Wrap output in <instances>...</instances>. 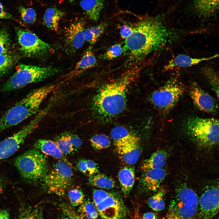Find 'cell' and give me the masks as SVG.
<instances>
[{
  "mask_svg": "<svg viewBox=\"0 0 219 219\" xmlns=\"http://www.w3.org/2000/svg\"><path fill=\"white\" fill-rule=\"evenodd\" d=\"M133 32L125 40L123 52L130 62H137L163 49L171 41L173 32L157 18L143 19L132 26Z\"/></svg>",
  "mask_w": 219,
  "mask_h": 219,
  "instance_id": "1",
  "label": "cell"
},
{
  "mask_svg": "<svg viewBox=\"0 0 219 219\" xmlns=\"http://www.w3.org/2000/svg\"><path fill=\"white\" fill-rule=\"evenodd\" d=\"M136 70H129L116 80L102 86L94 97L92 109L99 118L109 120L124 110L128 87L136 78Z\"/></svg>",
  "mask_w": 219,
  "mask_h": 219,
  "instance_id": "2",
  "label": "cell"
},
{
  "mask_svg": "<svg viewBox=\"0 0 219 219\" xmlns=\"http://www.w3.org/2000/svg\"><path fill=\"white\" fill-rule=\"evenodd\" d=\"M55 86L46 85L31 91L6 112L0 118V133L37 113L43 101Z\"/></svg>",
  "mask_w": 219,
  "mask_h": 219,
  "instance_id": "3",
  "label": "cell"
},
{
  "mask_svg": "<svg viewBox=\"0 0 219 219\" xmlns=\"http://www.w3.org/2000/svg\"><path fill=\"white\" fill-rule=\"evenodd\" d=\"M183 130L197 145L211 147L219 141V120L214 118L189 117L184 121Z\"/></svg>",
  "mask_w": 219,
  "mask_h": 219,
  "instance_id": "4",
  "label": "cell"
},
{
  "mask_svg": "<svg viewBox=\"0 0 219 219\" xmlns=\"http://www.w3.org/2000/svg\"><path fill=\"white\" fill-rule=\"evenodd\" d=\"M58 70L51 66L40 67L19 64L14 74L2 85L1 90L7 92L20 89L32 83L39 82L56 75Z\"/></svg>",
  "mask_w": 219,
  "mask_h": 219,
  "instance_id": "5",
  "label": "cell"
},
{
  "mask_svg": "<svg viewBox=\"0 0 219 219\" xmlns=\"http://www.w3.org/2000/svg\"><path fill=\"white\" fill-rule=\"evenodd\" d=\"M15 165L22 177L30 182L42 180L48 172L46 158L42 153L35 148L17 157Z\"/></svg>",
  "mask_w": 219,
  "mask_h": 219,
  "instance_id": "6",
  "label": "cell"
},
{
  "mask_svg": "<svg viewBox=\"0 0 219 219\" xmlns=\"http://www.w3.org/2000/svg\"><path fill=\"white\" fill-rule=\"evenodd\" d=\"M197 196L192 189L184 187L178 189L171 200L163 219H191L198 209Z\"/></svg>",
  "mask_w": 219,
  "mask_h": 219,
  "instance_id": "7",
  "label": "cell"
},
{
  "mask_svg": "<svg viewBox=\"0 0 219 219\" xmlns=\"http://www.w3.org/2000/svg\"><path fill=\"white\" fill-rule=\"evenodd\" d=\"M93 203L102 219H127V207L118 195L101 189L93 191Z\"/></svg>",
  "mask_w": 219,
  "mask_h": 219,
  "instance_id": "8",
  "label": "cell"
},
{
  "mask_svg": "<svg viewBox=\"0 0 219 219\" xmlns=\"http://www.w3.org/2000/svg\"><path fill=\"white\" fill-rule=\"evenodd\" d=\"M185 91V86L180 79L177 76H173L152 94L151 100L156 107L166 113L177 103Z\"/></svg>",
  "mask_w": 219,
  "mask_h": 219,
  "instance_id": "9",
  "label": "cell"
},
{
  "mask_svg": "<svg viewBox=\"0 0 219 219\" xmlns=\"http://www.w3.org/2000/svg\"><path fill=\"white\" fill-rule=\"evenodd\" d=\"M73 173L71 167L59 160L43 178L44 184L49 192L63 195L71 185Z\"/></svg>",
  "mask_w": 219,
  "mask_h": 219,
  "instance_id": "10",
  "label": "cell"
},
{
  "mask_svg": "<svg viewBox=\"0 0 219 219\" xmlns=\"http://www.w3.org/2000/svg\"><path fill=\"white\" fill-rule=\"evenodd\" d=\"M17 36L20 51L25 57H44L51 52V45L31 31L19 29Z\"/></svg>",
  "mask_w": 219,
  "mask_h": 219,
  "instance_id": "11",
  "label": "cell"
},
{
  "mask_svg": "<svg viewBox=\"0 0 219 219\" xmlns=\"http://www.w3.org/2000/svg\"><path fill=\"white\" fill-rule=\"evenodd\" d=\"M39 121L36 116L18 131L0 142V161L9 158L18 150L26 137L36 127Z\"/></svg>",
  "mask_w": 219,
  "mask_h": 219,
  "instance_id": "12",
  "label": "cell"
},
{
  "mask_svg": "<svg viewBox=\"0 0 219 219\" xmlns=\"http://www.w3.org/2000/svg\"><path fill=\"white\" fill-rule=\"evenodd\" d=\"M200 219H212L219 210V189L213 186L206 190L198 200Z\"/></svg>",
  "mask_w": 219,
  "mask_h": 219,
  "instance_id": "13",
  "label": "cell"
},
{
  "mask_svg": "<svg viewBox=\"0 0 219 219\" xmlns=\"http://www.w3.org/2000/svg\"><path fill=\"white\" fill-rule=\"evenodd\" d=\"M85 24L83 20H80L71 24L66 29L64 45L65 50L68 54H74L83 45L85 41Z\"/></svg>",
  "mask_w": 219,
  "mask_h": 219,
  "instance_id": "14",
  "label": "cell"
},
{
  "mask_svg": "<svg viewBox=\"0 0 219 219\" xmlns=\"http://www.w3.org/2000/svg\"><path fill=\"white\" fill-rule=\"evenodd\" d=\"M190 97L199 109L207 113L215 112L217 107L214 98L196 83H193L189 89Z\"/></svg>",
  "mask_w": 219,
  "mask_h": 219,
  "instance_id": "15",
  "label": "cell"
},
{
  "mask_svg": "<svg viewBox=\"0 0 219 219\" xmlns=\"http://www.w3.org/2000/svg\"><path fill=\"white\" fill-rule=\"evenodd\" d=\"M166 173L163 168L144 171L141 178V185L148 191H156L165 178Z\"/></svg>",
  "mask_w": 219,
  "mask_h": 219,
  "instance_id": "16",
  "label": "cell"
},
{
  "mask_svg": "<svg viewBox=\"0 0 219 219\" xmlns=\"http://www.w3.org/2000/svg\"><path fill=\"white\" fill-rule=\"evenodd\" d=\"M216 54L210 57L196 58L184 54H179L170 61L165 66V70L168 71L176 68L190 67L202 62L209 61L218 56Z\"/></svg>",
  "mask_w": 219,
  "mask_h": 219,
  "instance_id": "17",
  "label": "cell"
},
{
  "mask_svg": "<svg viewBox=\"0 0 219 219\" xmlns=\"http://www.w3.org/2000/svg\"><path fill=\"white\" fill-rule=\"evenodd\" d=\"M120 158L126 163L134 165L138 161L141 154L139 140L116 147Z\"/></svg>",
  "mask_w": 219,
  "mask_h": 219,
  "instance_id": "18",
  "label": "cell"
},
{
  "mask_svg": "<svg viewBox=\"0 0 219 219\" xmlns=\"http://www.w3.org/2000/svg\"><path fill=\"white\" fill-rule=\"evenodd\" d=\"M219 0H194L192 8L195 13L204 18L214 16L219 9Z\"/></svg>",
  "mask_w": 219,
  "mask_h": 219,
  "instance_id": "19",
  "label": "cell"
},
{
  "mask_svg": "<svg viewBox=\"0 0 219 219\" xmlns=\"http://www.w3.org/2000/svg\"><path fill=\"white\" fill-rule=\"evenodd\" d=\"M34 146L35 148L42 153L63 161L72 166L71 163L61 152L55 142L48 140L39 139L36 142Z\"/></svg>",
  "mask_w": 219,
  "mask_h": 219,
  "instance_id": "20",
  "label": "cell"
},
{
  "mask_svg": "<svg viewBox=\"0 0 219 219\" xmlns=\"http://www.w3.org/2000/svg\"><path fill=\"white\" fill-rule=\"evenodd\" d=\"M110 136L116 147L138 140V138L126 127L117 126L111 130Z\"/></svg>",
  "mask_w": 219,
  "mask_h": 219,
  "instance_id": "21",
  "label": "cell"
},
{
  "mask_svg": "<svg viewBox=\"0 0 219 219\" xmlns=\"http://www.w3.org/2000/svg\"><path fill=\"white\" fill-rule=\"evenodd\" d=\"M97 61L92 47H89L85 50L75 67L69 73L70 75L71 76L76 75L93 68L96 65Z\"/></svg>",
  "mask_w": 219,
  "mask_h": 219,
  "instance_id": "22",
  "label": "cell"
},
{
  "mask_svg": "<svg viewBox=\"0 0 219 219\" xmlns=\"http://www.w3.org/2000/svg\"><path fill=\"white\" fill-rule=\"evenodd\" d=\"M118 176L122 192L125 196H127L130 193L134 185V169L131 166H124L120 170Z\"/></svg>",
  "mask_w": 219,
  "mask_h": 219,
  "instance_id": "23",
  "label": "cell"
},
{
  "mask_svg": "<svg viewBox=\"0 0 219 219\" xmlns=\"http://www.w3.org/2000/svg\"><path fill=\"white\" fill-rule=\"evenodd\" d=\"M104 0H81L80 4L89 18L97 22L104 7Z\"/></svg>",
  "mask_w": 219,
  "mask_h": 219,
  "instance_id": "24",
  "label": "cell"
},
{
  "mask_svg": "<svg viewBox=\"0 0 219 219\" xmlns=\"http://www.w3.org/2000/svg\"><path fill=\"white\" fill-rule=\"evenodd\" d=\"M65 14L63 11L56 8H48L43 16V22L44 25L52 31H57L60 21Z\"/></svg>",
  "mask_w": 219,
  "mask_h": 219,
  "instance_id": "25",
  "label": "cell"
},
{
  "mask_svg": "<svg viewBox=\"0 0 219 219\" xmlns=\"http://www.w3.org/2000/svg\"><path fill=\"white\" fill-rule=\"evenodd\" d=\"M167 158V153L165 151L158 150L144 161L141 169L144 171L150 169H163L165 164Z\"/></svg>",
  "mask_w": 219,
  "mask_h": 219,
  "instance_id": "26",
  "label": "cell"
},
{
  "mask_svg": "<svg viewBox=\"0 0 219 219\" xmlns=\"http://www.w3.org/2000/svg\"><path fill=\"white\" fill-rule=\"evenodd\" d=\"M89 182L93 186L104 189H112L115 186V182L113 178L102 173L90 176Z\"/></svg>",
  "mask_w": 219,
  "mask_h": 219,
  "instance_id": "27",
  "label": "cell"
},
{
  "mask_svg": "<svg viewBox=\"0 0 219 219\" xmlns=\"http://www.w3.org/2000/svg\"><path fill=\"white\" fill-rule=\"evenodd\" d=\"M78 209L79 215L83 219H97L99 214L94 203L89 200H84Z\"/></svg>",
  "mask_w": 219,
  "mask_h": 219,
  "instance_id": "28",
  "label": "cell"
},
{
  "mask_svg": "<svg viewBox=\"0 0 219 219\" xmlns=\"http://www.w3.org/2000/svg\"><path fill=\"white\" fill-rule=\"evenodd\" d=\"M202 72L212 89L217 98H219V76L218 73L214 68L205 67L203 68Z\"/></svg>",
  "mask_w": 219,
  "mask_h": 219,
  "instance_id": "29",
  "label": "cell"
},
{
  "mask_svg": "<svg viewBox=\"0 0 219 219\" xmlns=\"http://www.w3.org/2000/svg\"><path fill=\"white\" fill-rule=\"evenodd\" d=\"M17 219H43L42 210L37 206L22 207Z\"/></svg>",
  "mask_w": 219,
  "mask_h": 219,
  "instance_id": "30",
  "label": "cell"
},
{
  "mask_svg": "<svg viewBox=\"0 0 219 219\" xmlns=\"http://www.w3.org/2000/svg\"><path fill=\"white\" fill-rule=\"evenodd\" d=\"M165 191L163 188L160 189L158 192L151 197L148 201L149 206L153 210L160 211L165 208L164 197Z\"/></svg>",
  "mask_w": 219,
  "mask_h": 219,
  "instance_id": "31",
  "label": "cell"
},
{
  "mask_svg": "<svg viewBox=\"0 0 219 219\" xmlns=\"http://www.w3.org/2000/svg\"><path fill=\"white\" fill-rule=\"evenodd\" d=\"M71 138L70 134H66L60 137L55 141L64 155L70 154L74 150V148L71 143Z\"/></svg>",
  "mask_w": 219,
  "mask_h": 219,
  "instance_id": "32",
  "label": "cell"
},
{
  "mask_svg": "<svg viewBox=\"0 0 219 219\" xmlns=\"http://www.w3.org/2000/svg\"><path fill=\"white\" fill-rule=\"evenodd\" d=\"M90 141L92 147L96 150L107 148L110 144V141L108 137L102 134L94 135L91 137Z\"/></svg>",
  "mask_w": 219,
  "mask_h": 219,
  "instance_id": "33",
  "label": "cell"
},
{
  "mask_svg": "<svg viewBox=\"0 0 219 219\" xmlns=\"http://www.w3.org/2000/svg\"><path fill=\"white\" fill-rule=\"evenodd\" d=\"M18 10L21 19L25 23L31 24L35 22L36 14L33 8L21 6L18 8Z\"/></svg>",
  "mask_w": 219,
  "mask_h": 219,
  "instance_id": "34",
  "label": "cell"
},
{
  "mask_svg": "<svg viewBox=\"0 0 219 219\" xmlns=\"http://www.w3.org/2000/svg\"><path fill=\"white\" fill-rule=\"evenodd\" d=\"M68 196L72 207L79 206L85 200V196L83 192L78 188H75L70 190L68 193Z\"/></svg>",
  "mask_w": 219,
  "mask_h": 219,
  "instance_id": "35",
  "label": "cell"
},
{
  "mask_svg": "<svg viewBox=\"0 0 219 219\" xmlns=\"http://www.w3.org/2000/svg\"><path fill=\"white\" fill-rule=\"evenodd\" d=\"M123 47L119 43H116L110 47L102 56L104 60H111L121 55L123 53Z\"/></svg>",
  "mask_w": 219,
  "mask_h": 219,
  "instance_id": "36",
  "label": "cell"
},
{
  "mask_svg": "<svg viewBox=\"0 0 219 219\" xmlns=\"http://www.w3.org/2000/svg\"><path fill=\"white\" fill-rule=\"evenodd\" d=\"M12 56L6 54H0V78L5 74L14 64Z\"/></svg>",
  "mask_w": 219,
  "mask_h": 219,
  "instance_id": "37",
  "label": "cell"
},
{
  "mask_svg": "<svg viewBox=\"0 0 219 219\" xmlns=\"http://www.w3.org/2000/svg\"><path fill=\"white\" fill-rule=\"evenodd\" d=\"M9 34L5 30L0 31V54H6L9 47Z\"/></svg>",
  "mask_w": 219,
  "mask_h": 219,
  "instance_id": "38",
  "label": "cell"
},
{
  "mask_svg": "<svg viewBox=\"0 0 219 219\" xmlns=\"http://www.w3.org/2000/svg\"><path fill=\"white\" fill-rule=\"evenodd\" d=\"M60 207L63 213L71 219H83L82 218L70 205L63 203L61 204Z\"/></svg>",
  "mask_w": 219,
  "mask_h": 219,
  "instance_id": "39",
  "label": "cell"
},
{
  "mask_svg": "<svg viewBox=\"0 0 219 219\" xmlns=\"http://www.w3.org/2000/svg\"><path fill=\"white\" fill-rule=\"evenodd\" d=\"M106 26V24L102 23L99 25L90 28L96 39L98 40L99 37L104 32Z\"/></svg>",
  "mask_w": 219,
  "mask_h": 219,
  "instance_id": "40",
  "label": "cell"
},
{
  "mask_svg": "<svg viewBox=\"0 0 219 219\" xmlns=\"http://www.w3.org/2000/svg\"><path fill=\"white\" fill-rule=\"evenodd\" d=\"M133 32L132 26L124 25L120 28V34L121 38L125 40L131 35Z\"/></svg>",
  "mask_w": 219,
  "mask_h": 219,
  "instance_id": "41",
  "label": "cell"
},
{
  "mask_svg": "<svg viewBox=\"0 0 219 219\" xmlns=\"http://www.w3.org/2000/svg\"><path fill=\"white\" fill-rule=\"evenodd\" d=\"M87 162V172L91 176L96 174L99 172L97 164L93 161L88 160Z\"/></svg>",
  "mask_w": 219,
  "mask_h": 219,
  "instance_id": "42",
  "label": "cell"
},
{
  "mask_svg": "<svg viewBox=\"0 0 219 219\" xmlns=\"http://www.w3.org/2000/svg\"><path fill=\"white\" fill-rule=\"evenodd\" d=\"M84 35L85 41L90 44H93L97 40L92 32L90 28L85 29Z\"/></svg>",
  "mask_w": 219,
  "mask_h": 219,
  "instance_id": "43",
  "label": "cell"
},
{
  "mask_svg": "<svg viewBox=\"0 0 219 219\" xmlns=\"http://www.w3.org/2000/svg\"><path fill=\"white\" fill-rule=\"evenodd\" d=\"M14 19L12 15L5 9L2 4L0 2V19Z\"/></svg>",
  "mask_w": 219,
  "mask_h": 219,
  "instance_id": "44",
  "label": "cell"
},
{
  "mask_svg": "<svg viewBox=\"0 0 219 219\" xmlns=\"http://www.w3.org/2000/svg\"><path fill=\"white\" fill-rule=\"evenodd\" d=\"M77 166L79 170L84 174H85L87 172V160L82 159L79 160L77 163Z\"/></svg>",
  "mask_w": 219,
  "mask_h": 219,
  "instance_id": "45",
  "label": "cell"
},
{
  "mask_svg": "<svg viewBox=\"0 0 219 219\" xmlns=\"http://www.w3.org/2000/svg\"><path fill=\"white\" fill-rule=\"evenodd\" d=\"M71 142L74 148H79L82 144L81 139L78 137L74 135H71Z\"/></svg>",
  "mask_w": 219,
  "mask_h": 219,
  "instance_id": "46",
  "label": "cell"
},
{
  "mask_svg": "<svg viewBox=\"0 0 219 219\" xmlns=\"http://www.w3.org/2000/svg\"><path fill=\"white\" fill-rule=\"evenodd\" d=\"M141 218L142 219H157L156 215L151 212L145 213Z\"/></svg>",
  "mask_w": 219,
  "mask_h": 219,
  "instance_id": "47",
  "label": "cell"
},
{
  "mask_svg": "<svg viewBox=\"0 0 219 219\" xmlns=\"http://www.w3.org/2000/svg\"><path fill=\"white\" fill-rule=\"evenodd\" d=\"M0 219H9V212L6 210H0Z\"/></svg>",
  "mask_w": 219,
  "mask_h": 219,
  "instance_id": "48",
  "label": "cell"
},
{
  "mask_svg": "<svg viewBox=\"0 0 219 219\" xmlns=\"http://www.w3.org/2000/svg\"><path fill=\"white\" fill-rule=\"evenodd\" d=\"M3 184L2 181L0 180V195L2 192L3 189Z\"/></svg>",
  "mask_w": 219,
  "mask_h": 219,
  "instance_id": "49",
  "label": "cell"
},
{
  "mask_svg": "<svg viewBox=\"0 0 219 219\" xmlns=\"http://www.w3.org/2000/svg\"><path fill=\"white\" fill-rule=\"evenodd\" d=\"M134 219H142V218L140 217L139 213L136 212L135 214Z\"/></svg>",
  "mask_w": 219,
  "mask_h": 219,
  "instance_id": "50",
  "label": "cell"
},
{
  "mask_svg": "<svg viewBox=\"0 0 219 219\" xmlns=\"http://www.w3.org/2000/svg\"><path fill=\"white\" fill-rule=\"evenodd\" d=\"M58 219H71L68 217L66 216L58 218Z\"/></svg>",
  "mask_w": 219,
  "mask_h": 219,
  "instance_id": "51",
  "label": "cell"
},
{
  "mask_svg": "<svg viewBox=\"0 0 219 219\" xmlns=\"http://www.w3.org/2000/svg\"><path fill=\"white\" fill-rule=\"evenodd\" d=\"M70 0V1H72V0Z\"/></svg>",
  "mask_w": 219,
  "mask_h": 219,
  "instance_id": "52",
  "label": "cell"
}]
</instances>
